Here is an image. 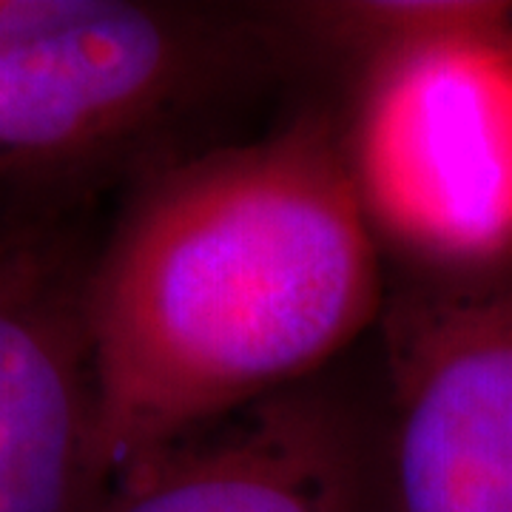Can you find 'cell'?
Masks as SVG:
<instances>
[{"label": "cell", "mask_w": 512, "mask_h": 512, "mask_svg": "<svg viewBox=\"0 0 512 512\" xmlns=\"http://www.w3.org/2000/svg\"><path fill=\"white\" fill-rule=\"evenodd\" d=\"M279 43V20L271 37L185 6L0 0V185L57 200L137 163Z\"/></svg>", "instance_id": "obj_2"}, {"label": "cell", "mask_w": 512, "mask_h": 512, "mask_svg": "<svg viewBox=\"0 0 512 512\" xmlns=\"http://www.w3.org/2000/svg\"><path fill=\"white\" fill-rule=\"evenodd\" d=\"M83 305L106 490L168 444L302 387L382 311L345 126L302 111L148 174L89 256Z\"/></svg>", "instance_id": "obj_1"}, {"label": "cell", "mask_w": 512, "mask_h": 512, "mask_svg": "<svg viewBox=\"0 0 512 512\" xmlns=\"http://www.w3.org/2000/svg\"><path fill=\"white\" fill-rule=\"evenodd\" d=\"M396 330L387 512H512V285L413 305Z\"/></svg>", "instance_id": "obj_4"}, {"label": "cell", "mask_w": 512, "mask_h": 512, "mask_svg": "<svg viewBox=\"0 0 512 512\" xmlns=\"http://www.w3.org/2000/svg\"><path fill=\"white\" fill-rule=\"evenodd\" d=\"M291 40L353 57L359 72L433 46H512V3L498 0H342L276 12Z\"/></svg>", "instance_id": "obj_6"}, {"label": "cell", "mask_w": 512, "mask_h": 512, "mask_svg": "<svg viewBox=\"0 0 512 512\" xmlns=\"http://www.w3.org/2000/svg\"><path fill=\"white\" fill-rule=\"evenodd\" d=\"M89 256L46 220H0V512H97Z\"/></svg>", "instance_id": "obj_3"}, {"label": "cell", "mask_w": 512, "mask_h": 512, "mask_svg": "<svg viewBox=\"0 0 512 512\" xmlns=\"http://www.w3.org/2000/svg\"><path fill=\"white\" fill-rule=\"evenodd\" d=\"M382 444L313 387L245 407L134 464L97 512H382Z\"/></svg>", "instance_id": "obj_5"}]
</instances>
